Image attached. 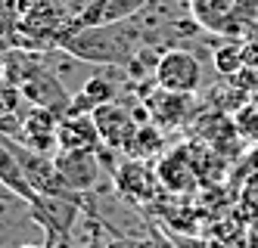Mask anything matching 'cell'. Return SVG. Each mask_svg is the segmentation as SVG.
I'll return each instance as SVG.
<instances>
[{"mask_svg": "<svg viewBox=\"0 0 258 248\" xmlns=\"http://www.w3.org/2000/svg\"><path fill=\"white\" fill-rule=\"evenodd\" d=\"M22 22V0H0V31H13Z\"/></svg>", "mask_w": 258, "mask_h": 248, "instance_id": "cell-15", "label": "cell"}, {"mask_svg": "<svg viewBox=\"0 0 258 248\" xmlns=\"http://www.w3.org/2000/svg\"><path fill=\"white\" fill-rule=\"evenodd\" d=\"M112 180L118 193L131 202H146L156 189V174H150V168H143L140 161H124L112 174Z\"/></svg>", "mask_w": 258, "mask_h": 248, "instance_id": "cell-11", "label": "cell"}, {"mask_svg": "<svg viewBox=\"0 0 258 248\" xmlns=\"http://www.w3.org/2000/svg\"><path fill=\"white\" fill-rule=\"evenodd\" d=\"M153 0H97L90 13L81 19L78 28H94V25H115V22H127L131 16L143 13ZM75 28V31H78Z\"/></svg>", "mask_w": 258, "mask_h": 248, "instance_id": "cell-10", "label": "cell"}, {"mask_svg": "<svg viewBox=\"0 0 258 248\" xmlns=\"http://www.w3.org/2000/svg\"><path fill=\"white\" fill-rule=\"evenodd\" d=\"M193 22L221 37H252L258 31V0H187Z\"/></svg>", "mask_w": 258, "mask_h": 248, "instance_id": "cell-2", "label": "cell"}, {"mask_svg": "<svg viewBox=\"0 0 258 248\" xmlns=\"http://www.w3.org/2000/svg\"><path fill=\"white\" fill-rule=\"evenodd\" d=\"M59 47L72 56H78V59L97 62V65H127L137 56V31L124 22L78 28L66 34Z\"/></svg>", "mask_w": 258, "mask_h": 248, "instance_id": "cell-1", "label": "cell"}, {"mask_svg": "<svg viewBox=\"0 0 258 248\" xmlns=\"http://www.w3.org/2000/svg\"><path fill=\"white\" fill-rule=\"evenodd\" d=\"M16 248H47V245H44V242H41V245H34V242H25V245H16Z\"/></svg>", "mask_w": 258, "mask_h": 248, "instance_id": "cell-16", "label": "cell"}, {"mask_svg": "<svg viewBox=\"0 0 258 248\" xmlns=\"http://www.w3.org/2000/svg\"><path fill=\"white\" fill-rule=\"evenodd\" d=\"M190 100L193 97H187V93H171V90L156 87V93L146 97L143 109H146V115H150L153 124H159V127H180L183 121H187L190 109H193Z\"/></svg>", "mask_w": 258, "mask_h": 248, "instance_id": "cell-9", "label": "cell"}, {"mask_svg": "<svg viewBox=\"0 0 258 248\" xmlns=\"http://www.w3.org/2000/svg\"><path fill=\"white\" fill-rule=\"evenodd\" d=\"M156 180L168 189V193H190L196 186V168L190 161V149L177 146L171 152H165L156 164Z\"/></svg>", "mask_w": 258, "mask_h": 248, "instance_id": "cell-8", "label": "cell"}, {"mask_svg": "<svg viewBox=\"0 0 258 248\" xmlns=\"http://www.w3.org/2000/svg\"><path fill=\"white\" fill-rule=\"evenodd\" d=\"M100 143V133L94 118L87 115H69L59 124V149H94Z\"/></svg>", "mask_w": 258, "mask_h": 248, "instance_id": "cell-12", "label": "cell"}, {"mask_svg": "<svg viewBox=\"0 0 258 248\" xmlns=\"http://www.w3.org/2000/svg\"><path fill=\"white\" fill-rule=\"evenodd\" d=\"M13 81L19 84L22 97L31 100L38 109H50V112H56V115H69L72 112V100L62 93L59 81L53 78L50 71H44L38 65H28L22 74H13Z\"/></svg>", "mask_w": 258, "mask_h": 248, "instance_id": "cell-5", "label": "cell"}, {"mask_svg": "<svg viewBox=\"0 0 258 248\" xmlns=\"http://www.w3.org/2000/svg\"><path fill=\"white\" fill-rule=\"evenodd\" d=\"M0 186L10 189L16 199L28 202L31 211H44L47 202H50V199H41L34 193V186L28 183L25 168H22V161H19V155H16V149H13V143H10V137L4 130H0Z\"/></svg>", "mask_w": 258, "mask_h": 248, "instance_id": "cell-6", "label": "cell"}, {"mask_svg": "<svg viewBox=\"0 0 258 248\" xmlns=\"http://www.w3.org/2000/svg\"><path fill=\"white\" fill-rule=\"evenodd\" d=\"M90 118H94V124H97V133H100V143L103 146L115 149V152H131L137 133L143 127L140 121L150 118V115H146V109L134 112V109H127L124 103L112 100V103H106V106H97L94 112H90Z\"/></svg>", "mask_w": 258, "mask_h": 248, "instance_id": "cell-3", "label": "cell"}, {"mask_svg": "<svg viewBox=\"0 0 258 248\" xmlns=\"http://www.w3.org/2000/svg\"><path fill=\"white\" fill-rule=\"evenodd\" d=\"M212 59H215V68L221 74H233L246 65V56H243V44H227V47H221L212 53Z\"/></svg>", "mask_w": 258, "mask_h": 248, "instance_id": "cell-14", "label": "cell"}, {"mask_svg": "<svg viewBox=\"0 0 258 248\" xmlns=\"http://www.w3.org/2000/svg\"><path fill=\"white\" fill-rule=\"evenodd\" d=\"M159 149H165V133H162V127L159 124H143L140 127V133H137V140H134V146H131V155H153V152H159Z\"/></svg>", "mask_w": 258, "mask_h": 248, "instance_id": "cell-13", "label": "cell"}, {"mask_svg": "<svg viewBox=\"0 0 258 248\" xmlns=\"http://www.w3.org/2000/svg\"><path fill=\"white\" fill-rule=\"evenodd\" d=\"M56 168H59V174L69 183L72 193L90 189L97 183V174H100V161L94 155V149H59Z\"/></svg>", "mask_w": 258, "mask_h": 248, "instance_id": "cell-7", "label": "cell"}, {"mask_svg": "<svg viewBox=\"0 0 258 248\" xmlns=\"http://www.w3.org/2000/svg\"><path fill=\"white\" fill-rule=\"evenodd\" d=\"M153 78H156V87H162V90L193 97V93L202 87V65H199V59L190 50L171 47V50H165V53L156 56Z\"/></svg>", "mask_w": 258, "mask_h": 248, "instance_id": "cell-4", "label": "cell"}]
</instances>
